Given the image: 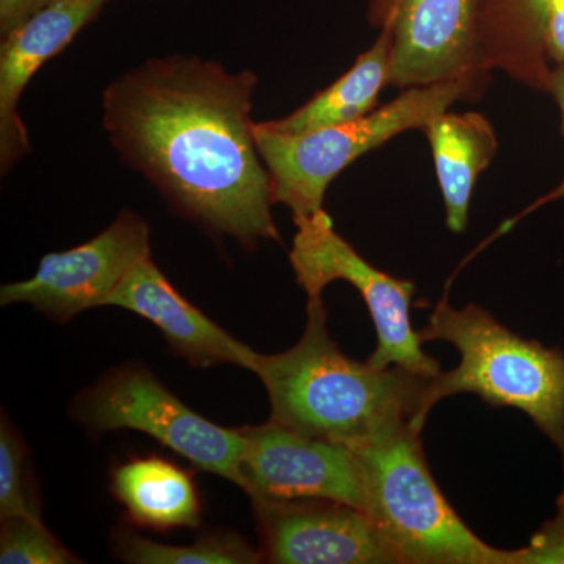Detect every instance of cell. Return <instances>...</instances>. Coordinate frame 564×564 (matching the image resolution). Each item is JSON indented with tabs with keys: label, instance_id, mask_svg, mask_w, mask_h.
Returning a JSON list of instances; mask_svg holds the SVG:
<instances>
[{
	"label": "cell",
	"instance_id": "ffe728a7",
	"mask_svg": "<svg viewBox=\"0 0 564 564\" xmlns=\"http://www.w3.org/2000/svg\"><path fill=\"white\" fill-rule=\"evenodd\" d=\"M556 505L555 518L545 522L525 547L508 551V564L564 563V489Z\"/></svg>",
	"mask_w": 564,
	"mask_h": 564
},
{
	"label": "cell",
	"instance_id": "ac0fdd59",
	"mask_svg": "<svg viewBox=\"0 0 564 564\" xmlns=\"http://www.w3.org/2000/svg\"><path fill=\"white\" fill-rule=\"evenodd\" d=\"M31 448L2 411L0 421V519H43L32 485Z\"/></svg>",
	"mask_w": 564,
	"mask_h": 564
},
{
	"label": "cell",
	"instance_id": "2e32d148",
	"mask_svg": "<svg viewBox=\"0 0 564 564\" xmlns=\"http://www.w3.org/2000/svg\"><path fill=\"white\" fill-rule=\"evenodd\" d=\"M392 44V31L384 25L380 39L356 58L344 76L288 117L263 122L276 132L304 133L370 113L377 106L381 88L389 84Z\"/></svg>",
	"mask_w": 564,
	"mask_h": 564
},
{
	"label": "cell",
	"instance_id": "7402d4cb",
	"mask_svg": "<svg viewBox=\"0 0 564 564\" xmlns=\"http://www.w3.org/2000/svg\"><path fill=\"white\" fill-rule=\"evenodd\" d=\"M51 2L52 0H0V33L2 36L7 35Z\"/></svg>",
	"mask_w": 564,
	"mask_h": 564
},
{
	"label": "cell",
	"instance_id": "44dd1931",
	"mask_svg": "<svg viewBox=\"0 0 564 564\" xmlns=\"http://www.w3.org/2000/svg\"><path fill=\"white\" fill-rule=\"evenodd\" d=\"M549 57L564 65V0H529Z\"/></svg>",
	"mask_w": 564,
	"mask_h": 564
},
{
	"label": "cell",
	"instance_id": "d6986e66",
	"mask_svg": "<svg viewBox=\"0 0 564 564\" xmlns=\"http://www.w3.org/2000/svg\"><path fill=\"white\" fill-rule=\"evenodd\" d=\"M0 563L79 564L82 560L65 547L44 525L43 519H0Z\"/></svg>",
	"mask_w": 564,
	"mask_h": 564
},
{
	"label": "cell",
	"instance_id": "9c48e42d",
	"mask_svg": "<svg viewBox=\"0 0 564 564\" xmlns=\"http://www.w3.org/2000/svg\"><path fill=\"white\" fill-rule=\"evenodd\" d=\"M384 25L392 31L393 87L489 79V70L497 68L496 52L478 21V0H393Z\"/></svg>",
	"mask_w": 564,
	"mask_h": 564
},
{
	"label": "cell",
	"instance_id": "5bb4252c",
	"mask_svg": "<svg viewBox=\"0 0 564 564\" xmlns=\"http://www.w3.org/2000/svg\"><path fill=\"white\" fill-rule=\"evenodd\" d=\"M109 491L129 524L154 532L198 529L202 494L192 470L161 455H129L110 467Z\"/></svg>",
	"mask_w": 564,
	"mask_h": 564
},
{
	"label": "cell",
	"instance_id": "7a4b0ae2",
	"mask_svg": "<svg viewBox=\"0 0 564 564\" xmlns=\"http://www.w3.org/2000/svg\"><path fill=\"white\" fill-rule=\"evenodd\" d=\"M306 315L292 348L256 356L252 373L269 393L270 421L352 451L413 422L432 378L345 355L329 336L323 296L307 300Z\"/></svg>",
	"mask_w": 564,
	"mask_h": 564
},
{
	"label": "cell",
	"instance_id": "52a82bcc",
	"mask_svg": "<svg viewBox=\"0 0 564 564\" xmlns=\"http://www.w3.org/2000/svg\"><path fill=\"white\" fill-rule=\"evenodd\" d=\"M293 223L296 234L289 259L307 300L322 299L326 285L334 281L348 282L361 293L377 332V348L367 362L378 369L402 367L429 378L440 375V362L423 351L411 322L413 281L391 276L367 262L337 234L325 209Z\"/></svg>",
	"mask_w": 564,
	"mask_h": 564
},
{
	"label": "cell",
	"instance_id": "ba28073f",
	"mask_svg": "<svg viewBox=\"0 0 564 564\" xmlns=\"http://www.w3.org/2000/svg\"><path fill=\"white\" fill-rule=\"evenodd\" d=\"M150 236V225L141 215L121 210L88 242L44 256L29 280L3 284L0 304H31L58 323L104 307L133 265L151 254Z\"/></svg>",
	"mask_w": 564,
	"mask_h": 564
},
{
	"label": "cell",
	"instance_id": "277c9868",
	"mask_svg": "<svg viewBox=\"0 0 564 564\" xmlns=\"http://www.w3.org/2000/svg\"><path fill=\"white\" fill-rule=\"evenodd\" d=\"M486 77L436 82L404 88L402 95L358 120L304 133L273 131L254 122V140L272 182L274 204L293 220L323 209L326 188L347 166L392 137L422 129L459 99L485 90Z\"/></svg>",
	"mask_w": 564,
	"mask_h": 564
},
{
	"label": "cell",
	"instance_id": "5b68a950",
	"mask_svg": "<svg viewBox=\"0 0 564 564\" xmlns=\"http://www.w3.org/2000/svg\"><path fill=\"white\" fill-rule=\"evenodd\" d=\"M364 511L404 564H508V551L477 536L434 480L421 433L411 423L356 448Z\"/></svg>",
	"mask_w": 564,
	"mask_h": 564
},
{
	"label": "cell",
	"instance_id": "e0dca14e",
	"mask_svg": "<svg viewBox=\"0 0 564 564\" xmlns=\"http://www.w3.org/2000/svg\"><path fill=\"white\" fill-rule=\"evenodd\" d=\"M111 552L120 562L132 564H256L259 549L234 532L204 533L192 544L158 543L120 525L111 532Z\"/></svg>",
	"mask_w": 564,
	"mask_h": 564
},
{
	"label": "cell",
	"instance_id": "3957f363",
	"mask_svg": "<svg viewBox=\"0 0 564 564\" xmlns=\"http://www.w3.org/2000/svg\"><path fill=\"white\" fill-rule=\"evenodd\" d=\"M422 343H447L459 352L452 372L432 378L422 393L413 429L422 433L433 406L447 397L473 393L492 408L529 415L558 448L564 467V352L519 336L477 304L455 310L441 300L419 332Z\"/></svg>",
	"mask_w": 564,
	"mask_h": 564
},
{
	"label": "cell",
	"instance_id": "8fae6325",
	"mask_svg": "<svg viewBox=\"0 0 564 564\" xmlns=\"http://www.w3.org/2000/svg\"><path fill=\"white\" fill-rule=\"evenodd\" d=\"M251 502L262 563L404 564L361 508L325 499Z\"/></svg>",
	"mask_w": 564,
	"mask_h": 564
},
{
	"label": "cell",
	"instance_id": "603a6c76",
	"mask_svg": "<svg viewBox=\"0 0 564 564\" xmlns=\"http://www.w3.org/2000/svg\"><path fill=\"white\" fill-rule=\"evenodd\" d=\"M549 93L554 95L556 102H558L560 110H562L563 115V124H564V65L556 66L555 69H552L551 74V87H549ZM564 198V181L558 187L555 188L554 192L549 193L545 198L541 199V204L554 202V199Z\"/></svg>",
	"mask_w": 564,
	"mask_h": 564
},
{
	"label": "cell",
	"instance_id": "8992f818",
	"mask_svg": "<svg viewBox=\"0 0 564 564\" xmlns=\"http://www.w3.org/2000/svg\"><path fill=\"white\" fill-rule=\"evenodd\" d=\"M69 413L91 434H148L196 469L242 488V429H226L195 413L143 364L126 362L104 373L74 399Z\"/></svg>",
	"mask_w": 564,
	"mask_h": 564
},
{
	"label": "cell",
	"instance_id": "30bf717a",
	"mask_svg": "<svg viewBox=\"0 0 564 564\" xmlns=\"http://www.w3.org/2000/svg\"><path fill=\"white\" fill-rule=\"evenodd\" d=\"M242 489L251 500L325 499L364 510L358 455L273 421L242 426Z\"/></svg>",
	"mask_w": 564,
	"mask_h": 564
},
{
	"label": "cell",
	"instance_id": "7c38bea8",
	"mask_svg": "<svg viewBox=\"0 0 564 564\" xmlns=\"http://www.w3.org/2000/svg\"><path fill=\"white\" fill-rule=\"evenodd\" d=\"M109 0H52L2 36L0 44V166L9 173L31 140L20 115L22 93L44 63L61 54Z\"/></svg>",
	"mask_w": 564,
	"mask_h": 564
},
{
	"label": "cell",
	"instance_id": "4fadbf2b",
	"mask_svg": "<svg viewBox=\"0 0 564 564\" xmlns=\"http://www.w3.org/2000/svg\"><path fill=\"white\" fill-rule=\"evenodd\" d=\"M106 306L121 307L151 322L165 337L170 350L193 367L209 369L231 364L252 372L258 351L185 300L151 254L133 265Z\"/></svg>",
	"mask_w": 564,
	"mask_h": 564
},
{
	"label": "cell",
	"instance_id": "6da1fadb",
	"mask_svg": "<svg viewBox=\"0 0 564 564\" xmlns=\"http://www.w3.org/2000/svg\"><path fill=\"white\" fill-rule=\"evenodd\" d=\"M258 76L195 55L151 58L111 82L102 122L122 161L181 217L245 248L280 242L254 140Z\"/></svg>",
	"mask_w": 564,
	"mask_h": 564
},
{
	"label": "cell",
	"instance_id": "9a60e30c",
	"mask_svg": "<svg viewBox=\"0 0 564 564\" xmlns=\"http://www.w3.org/2000/svg\"><path fill=\"white\" fill-rule=\"evenodd\" d=\"M422 131L432 147L445 221L452 232H463L469 221L475 182L488 169L499 147L496 131L488 118L474 111L459 115L444 111Z\"/></svg>",
	"mask_w": 564,
	"mask_h": 564
}]
</instances>
